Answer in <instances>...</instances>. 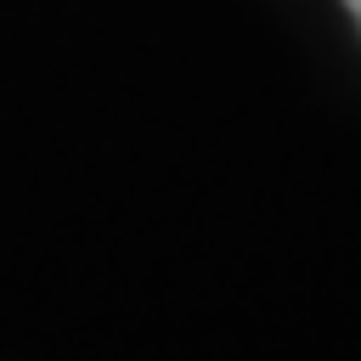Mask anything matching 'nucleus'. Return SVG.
<instances>
[{
  "label": "nucleus",
  "mask_w": 361,
  "mask_h": 361,
  "mask_svg": "<svg viewBox=\"0 0 361 361\" xmlns=\"http://www.w3.org/2000/svg\"><path fill=\"white\" fill-rule=\"evenodd\" d=\"M350 6V17H355V28H361V0H344Z\"/></svg>",
  "instance_id": "nucleus-1"
}]
</instances>
